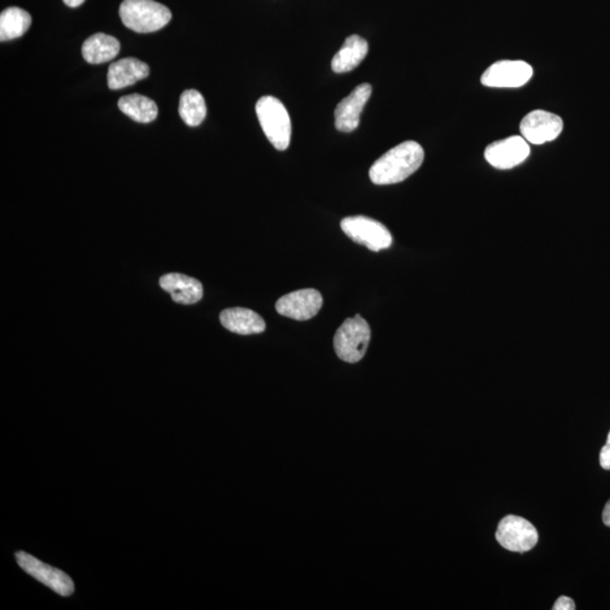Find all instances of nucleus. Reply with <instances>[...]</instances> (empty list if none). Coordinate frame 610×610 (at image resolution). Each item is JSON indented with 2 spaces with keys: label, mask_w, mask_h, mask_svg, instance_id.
<instances>
[{
  "label": "nucleus",
  "mask_w": 610,
  "mask_h": 610,
  "mask_svg": "<svg viewBox=\"0 0 610 610\" xmlns=\"http://www.w3.org/2000/svg\"><path fill=\"white\" fill-rule=\"evenodd\" d=\"M371 329L360 315L347 319L336 331L334 347L336 354L347 363H357L368 351Z\"/></svg>",
  "instance_id": "4"
},
{
  "label": "nucleus",
  "mask_w": 610,
  "mask_h": 610,
  "mask_svg": "<svg viewBox=\"0 0 610 610\" xmlns=\"http://www.w3.org/2000/svg\"><path fill=\"white\" fill-rule=\"evenodd\" d=\"M603 521L606 526L610 527V500L607 504L605 505Z\"/></svg>",
  "instance_id": "23"
},
{
  "label": "nucleus",
  "mask_w": 610,
  "mask_h": 610,
  "mask_svg": "<svg viewBox=\"0 0 610 610\" xmlns=\"http://www.w3.org/2000/svg\"><path fill=\"white\" fill-rule=\"evenodd\" d=\"M501 546L510 552L526 553L538 543V531L526 518L507 516L500 521L495 534Z\"/></svg>",
  "instance_id": "6"
},
{
  "label": "nucleus",
  "mask_w": 610,
  "mask_h": 610,
  "mask_svg": "<svg viewBox=\"0 0 610 610\" xmlns=\"http://www.w3.org/2000/svg\"><path fill=\"white\" fill-rule=\"evenodd\" d=\"M206 102L202 94L196 90L183 92L179 102V115L186 125L197 127L206 118Z\"/></svg>",
  "instance_id": "20"
},
{
  "label": "nucleus",
  "mask_w": 610,
  "mask_h": 610,
  "mask_svg": "<svg viewBox=\"0 0 610 610\" xmlns=\"http://www.w3.org/2000/svg\"><path fill=\"white\" fill-rule=\"evenodd\" d=\"M150 75V66L137 58H124L113 63L108 71V86L121 90L136 84Z\"/></svg>",
  "instance_id": "14"
},
{
  "label": "nucleus",
  "mask_w": 610,
  "mask_h": 610,
  "mask_svg": "<svg viewBox=\"0 0 610 610\" xmlns=\"http://www.w3.org/2000/svg\"><path fill=\"white\" fill-rule=\"evenodd\" d=\"M257 117L266 137L278 151L290 146L292 124L289 112L280 100L266 95L256 104Z\"/></svg>",
  "instance_id": "3"
},
{
  "label": "nucleus",
  "mask_w": 610,
  "mask_h": 610,
  "mask_svg": "<svg viewBox=\"0 0 610 610\" xmlns=\"http://www.w3.org/2000/svg\"><path fill=\"white\" fill-rule=\"evenodd\" d=\"M424 156L420 144L414 141L399 144L374 162L370 169V179L378 186L403 182L421 168Z\"/></svg>",
  "instance_id": "1"
},
{
  "label": "nucleus",
  "mask_w": 610,
  "mask_h": 610,
  "mask_svg": "<svg viewBox=\"0 0 610 610\" xmlns=\"http://www.w3.org/2000/svg\"><path fill=\"white\" fill-rule=\"evenodd\" d=\"M534 69L521 60L498 61L488 67L482 76V84L488 87H520L533 77Z\"/></svg>",
  "instance_id": "8"
},
{
  "label": "nucleus",
  "mask_w": 610,
  "mask_h": 610,
  "mask_svg": "<svg viewBox=\"0 0 610 610\" xmlns=\"http://www.w3.org/2000/svg\"><path fill=\"white\" fill-rule=\"evenodd\" d=\"M160 285L171 294L174 302L180 304H195L203 299L202 283L196 278L182 274H168L161 277Z\"/></svg>",
  "instance_id": "13"
},
{
  "label": "nucleus",
  "mask_w": 610,
  "mask_h": 610,
  "mask_svg": "<svg viewBox=\"0 0 610 610\" xmlns=\"http://www.w3.org/2000/svg\"><path fill=\"white\" fill-rule=\"evenodd\" d=\"M120 51V42L116 38L104 33L90 37L82 47V54L89 64L108 63L116 58Z\"/></svg>",
  "instance_id": "17"
},
{
  "label": "nucleus",
  "mask_w": 610,
  "mask_h": 610,
  "mask_svg": "<svg viewBox=\"0 0 610 610\" xmlns=\"http://www.w3.org/2000/svg\"><path fill=\"white\" fill-rule=\"evenodd\" d=\"M372 86L361 84L348 97L338 103L335 110L336 129L343 133H352L359 127L362 111L371 98Z\"/></svg>",
  "instance_id": "12"
},
{
  "label": "nucleus",
  "mask_w": 610,
  "mask_h": 610,
  "mask_svg": "<svg viewBox=\"0 0 610 610\" xmlns=\"http://www.w3.org/2000/svg\"><path fill=\"white\" fill-rule=\"evenodd\" d=\"M32 24V17L19 7H8L0 14V41L5 42L24 36Z\"/></svg>",
  "instance_id": "18"
},
{
  "label": "nucleus",
  "mask_w": 610,
  "mask_h": 610,
  "mask_svg": "<svg viewBox=\"0 0 610 610\" xmlns=\"http://www.w3.org/2000/svg\"><path fill=\"white\" fill-rule=\"evenodd\" d=\"M369 52L368 41L360 36H351L346 39L341 50L335 55L331 61V68L337 74L352 72Z\"/></svg>",
  "instance_id": "16"
},
{
  "label": "nucleus",
  "mask_w": 610,
  "mask_h": 610,
  "mask_svg": "<svg viewBox=\"0 0 610 610\" xmlns=\"http://www.w3.org/2000/svg\"><path fill=\"white\" fill-rule=\"evenodd\" d=\"M16 560L20 568L24 572L37 579L38 581L42 582L48 588H50L56 594L68 597L75 590L73 580L63 571L42 563L41 561L25 552L17 553Z\"/></svg>",
  "instance_id": "7"
},
{
  "label": "nucleus",
  "mask_w": 610,
  "mask_h": 610,
  "mask_svg": "<svg viewBox=\"0 0 610 610\" xmlns=\"http://www.w3.org/2000/svg\"><path fill=\"white\" fill-rule=\"evenodd\" d=\"M600 466L605 470H610V432L608 434L607 442H606L603 449L600 451Z\"/></svg>",
  "instance_id": "21"
},
{
  "label": "nucleus",
  "mask_w": 610,
  "mask_h": 610,
  "mask_svg": "<svg viewBox=\"0 0 610 610\" xmlns=\"http://www.w3.org/2000/svg\"><path fill=\"white\" fill-rule=\"evenodd\" d=\"M220 320L225 329L239 335L261 334L266 329L263 318L246 308L226 309L221 313Z\"/></svg>",
  "instance_id": "15"
},
{
  "label": "nucleus",
  "mask_w": 610,
  "mask_h": 610,
  "mask_svg": "<svg viewBox=\"0 0 610 610\" xmlns=\"http://www.w3.org/2000/svg\"><path fill=\"white\" fill-rule=\"evenodd\" d=\"M119 14L122 23L137 33L155 32L172 19L171 11L154 0H124Z\"/></svg>",
  "instance_id": "2"
},
{
  "label": "nucleus",
  "mask_w": 610,
  "mask_h": 610,
  "mask_svg": "<svg viewBox=\"0 0 610 610\" xmlns=\"http://www.w3.org/2000/svg\"><path fill=\"white\" fill-rule=\"evenodd\" d=\"M63 2L66 4L67 6L74 8L81 6L82 4L85 2V0H63Z\"/></svg>",
  "instance_id": "24"
},
{
  "label": "nucleus",
  "mask_w": 610,
  "mask_h": 610,
  "mask_svg": "<svg viewBox=\"0 0 610 610\" xmlns=\"http://www.w3.org/2000/svg\"><path fill=\"white\" fill-rule=\"evenodd\" d=\"M341 226L348 238L371 251L379 252L391 247V233L380 222L365 216H353L344 219Z\"/></svg>",
  "instance_id": "5"
},
{
  "label": "nucleus",
  "mask_w": 610,
  "mask_h": 610,
  "mask_svg": "<svg viewBox=\"0 0 610 610\" xmlns=\"http://www.w3.org/2000/svg\"><path fill=\"white\" fill-rule=\"evenodd\" d=\"M563 126L562 118L554 113L536 110L522 119L520 132L527 142L540 145L559 137Z\"/></svg>",
  "instance_id": "10"
},
{
  "label": "nucleus",
  "mask_w": 610,
  "mask_h": 610,
  "mask_svg": "<svg viewBox=\"0 0 610 610\" xmlns=\"http://www.w3.org/2000/svg\"><path fill=\"white\" fill-rule=\"evenodd\" d=\"M324 304L319 291L305 289L292 292L282 296L276 303V311L281 316L298 321H307L318 315Z\"/></svg>",
  "instance_id": "9"
},
{
  "label": "nucleus",
  "mask_w": 610,
  "mask_h": 610,
  "mask_svg": "<svg viewBox=\"0 0 610 610\" xmlns=\"http://www.w3.org/2000/svg\"><path fill=\"white\" fill-rule=\"evenodd\" d=\"M120 111L133 120L148 124L156 119L159 115V108L150 98L141 94L126 95L118 102Z\"/></svg>",
  "instance_id": "19"
},
{
  "label": "nucleus",
  "mask_w": 610,
  "mask_h": 610,
  "mask_svg": "<svg viewBox=\"0 0 610 610\" xmlns=\"http://www.w3.org/2000/svg\"><path fill=\"white\" fill-rule=\"evenodd\" d=\"M530 154L528 142L524 137L512 136L492 143L485 150V159L496 169L508 170L524 163Z\"/></svg>",
  "instance_id": "11"
},
{
  "label": "nucleus",
  "mask_w": 610,
  "mask_h": 610,
  "mask_svg": "<svg viewBox=\"0 0 610 610\" xmlns=\"http://www.w3.org/2000/svg\"><path fill=\"white\" fill-rule=\"evenodd\" d=\"M554 610H574L575 609V603L573 599H571L570 597H565L562 596L560 597L559 599L556 600V603L554 605V607H553Z\"/></svg>",
  "instance_id": "22"
}]
</instances>
